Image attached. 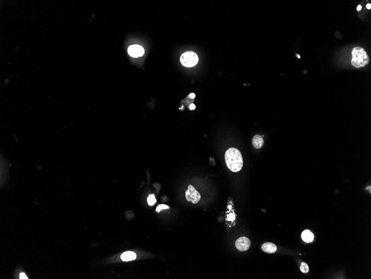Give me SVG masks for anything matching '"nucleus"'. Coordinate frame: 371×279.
<instances>
[{"mask_svg":"<svg viewBox=\"0 0 371 279\" xmlns=\"http://www.w3.org/2000/svg\"><path fill=\"white\" fill-rule=\"evenodd\" d=\"M170 209V207H169L168 206H167V205H158V206L157 207V208H156V211L157 213H159V212H160V211H161V210H162V209Z\"/></svg>","mask_w":371,"mask_h":279,"instance_id":"13","label":"nucleus"},{"mask_svg":"<svg viewBox=\"0 0 371 279\" xmlns=\"http://www.w3.org/2000/svg\"><path fill=\"white\" fill-rule=\"evenodd\" d=\"M127 51L129 54L133 58L141 57L145 53V50L142 46L138 45H131L128 48Z\"/></svg>","mask_w":371,"mask_h":279,"instance_id":"6","label":"nucleus"},{"mask_svg":"<svg viewBox=\"0 0 371 279\" xmlns=\"http://www.w3.org/2000/svg\"><path fill=\"white\" fill-rule=\"evenodd\" d=\"M252 145L256 149L261 148L264 144V140L263 137L260 135H256L252 139Z\"/></svg>","mask_w":371,"mask_h":279,"instance_id":"8","label":"nucleus"},{"mask_svg":"<svg viewBox=\"0 0 371 279\" xmlns=\"http://www.w3.org/2000/svg\"><path fill=\"white\" fill-rule=\"evenodd\" d=\"M300 270L303 273H307L309 271V267L305 262H302L300 267Z\"/></svg>","mask_w":371,"mask_h":279,"instance_id":"12","label":"nucleus"},{"mask_svg":"<svg viewBox=\"0 0 371 279\" xmlns=\"http://www.w3.org/2000/svg\"><path fill=\"white\" fill-rule=\"evenodd\" d=\"M361 9H362V6H361V5H358V6H357V11H361Z\"/></svg>","mask_w":371,"mask_h":279,"instance_id":"18","label":"nucleus"},{"mask_svg":"<svg viewBox=\"0 0 371 279\" xmlns=\"http://www.w3.org/2000/svg\"><path fill=\"white\" fill-rule=\"evenodd\" d=\"M261 248L265 253H275L277 249L276 245L271 242H266L263 244L262 245Z\"/></svg>","mask_w":371,"mask_h":279,"instance_id":"7","label":"nucleus"},{"mask_svg":"<svg viewBox=\"0 0 371 279\" xmlns=\"http://www.w3.org/2000/svg\"><path fill=\"white\" fill-rule=\"evenodd\" d=\"M226 165L233 172L240 171L243 165V160L241 152L235 148L228 149L224 154Z\"/></svg>","mask_w":371,"mask_h":279,"instance_id":"1","label":"nucleus"},{"mask_svg":"<svg viewBox=\"0 0 371 279\" xmlns=\"http://www.w3.org/2000/svg\"><path fill=\"white\" fill-rule=\"evenodd\" d=\"M20 279H28V278H27V276L25 275V274H24V273H23V272L20 274Z\"/></svg>","mask_w":371,"mask_h":279,"instance_id":"15","label":"nucleus"},{"mask_svg":"<svg viewBox=\"0 0 371 279\" xmlns=\"http://www.w3.org/2000/svg\"><path fill=\"white\" fill-rule=\"evenodd\" d=\"M185 195L187 200L191 202L193 204L197 203L201 198L199 192L196 191L195 187L192 185H189L188 186V190L186 191Z\"/></svg>","mask_w":371,"mask_h":279,"instance_id":"4","label":"nucleus"},{"mask_svg":"<svg viewBox=\"0 0 371 279\" xmlns=\"http://www.w3.org/2000/svg\"><path fill=\"white\" fill-rule=\"evenodd\" d=\"M189 96H190L191 98H192V99H194V98H195L196 95H195V94L194 93H191V94H190V95H189Z\"/></svg>","mask_w":371,"mask_h":279,"instance_id":"17","label":"nucleus"},{"mask_svg":"<svg viewBox=\"0 0 371 279\" xmlns=\"http://www.w3.org/2000/svg\"><path fill=\"white\" fill-rule=\"evenodd\" d=\"M182 65L187 68H192L196 66L199 62V56L193 51H187L183 53L180 57Z\"/></svg>","mask_w":371,"mask_h":279,"instance_id":"3","label":"nucleus"},{"mask_svg":"<svg viewBox=\"0 0 371 279\" xmlns=\"http://www.w3.org/2000/svg\"><path fill=\"white\" fill-rule=\"evenodd\" d=\"M250 241L246 237H241L238 238L235 242V246L240 251H246L250 247Z\"/></svg>","mask_w":371,"mask_h":279,"instance_id":"5","label":"nucleus"},{"mask_svg":"<svg viewBox=\"0 0 371 279\" xmlns=\"http://www.w3.org/2000/svg\"><path fill=\"white\" fill-rule=\"evenodd\" d=\"M366 7H367V9H371V4H370V3L367 4V6H366Z\"/></svg>","mask_w":371,"mask_h":279,"instance_id":"19","label":"nucleus"},{"mask_svg":"<svg viewBox=\"0 0 371 279\" xmlns=\"http://www.w3.org/2000/svg\"><path fill=\"white\" fill-rule=\"evenodd\" d=\"M195 108H196V106H195V105L193 104H191V105L190 106V110H192L195 109Z\"/></svg>","mask_w":371,"mask_h":279,"instance_id":"16","label":"nucleus"},{"mask_svg":"<svg viewBox=\"0 0 371 279\" xmlns=\"http://www.w3.org/2000/svg\"><path fill=\"white\" fill-rule=\"evenodd\" d=\"M351 64L356 68L364 67L369 63L370 58L365 50L361 47H355L352 51Z\"/></svg>","mask_w":371,"mask_h":279,"instance_id":"2","label":"nucleus"},{"mask_svg":"<svg viewBox=\"0 0 371 279\" xmlns=\"http://www.w3.org/2000/svg\"><path fill=\"white\" fill-rule=\"evenodd\" d=\"M156 201L155 194H151L147 197V203L149 206H154L156 203Z\"/></svg>","mask_w":371,"mask_h":279,"instance_id":"11","label":"nucleus"},{"mask_svg":"<svg viewBox=\"0 0 371 279\" xmlns=\"http://www.w3.org/2000/svg\"><path fill=\"white\" fill-rule=\"evenodd\" d=\"M121 259L122 260L124 261H132L134 260L136 258V253L132 251H127L125 252L123 254H122L121 256Z\"/></svg>","mask_w":371,"mask_h":279,"instance_id":"9","label":"nucleus"},{"mask_svg":"<svg viewBox=\"0 0 371 279\" xmlns=\"http://www.w3.org/2000/svg\"><path fill=\"white\" fill-rule=\"evenodd\" d=\"M296 56H297L298 59H300V58H301V56H300V55H299V54H298V53H297V54H296Z\"/></svg>","mask_w":371,"mask_h":279,"instance_id":"20","label":"nucleus"},{"mask_svg":"<svg viewBox=\"0 0 371 279\" xmlns=\"http://www.w3.org/2000/svg\"><path fill=\"white\" fill-rule=\"evenodd\" d=\"M235 218H236V217H235V215H234V213H231L227 216V219L228 221H231L232 222H233V221L235 219Z\"/></svg>","mask_w":371,"mask_h":279,"instance_id":"14","label":"nucleus"},{"mask_svg":"<svg viewBox=\"0 0 371 279\" xmlns=\"http://www.w3.org/2000/svg\"><path fill=\"white\" fill-rule=\"evenodd\" d=\"M302 240L306 242H311L314 239V235L310 230H305L302 234Z\"/></svg>","mask_w":371,"mask_h":279,"instance_id":"10","label":"nucleus"}]
</instances>
